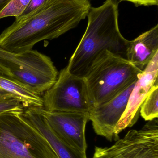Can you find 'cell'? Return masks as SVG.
<instances>
[{
	"instance_id": "obj_7",
	"label": "cell",
	"mask_w": 158,
	"mask_h": 158,
	"mask_svg": "<svg viewBox=\"0 0 158 158\" xmlns=\"http://www.w3.org/2000/svg\"><path fill=\"white\" fill-rule=\"evenodd\" d=\"M92 158H158L157 118L130 130L109 147L96 146Z\"/></svg>"
},
{
	"instance_id": "obj_5",
	"label": "cell",
	"mask_w": 158,
	"mask_h": 158,
	"mask_svg": "<svg viewBox=\"0 0 158 158\" xmlns=\"http://www.w3.org/2000/svg\"><path fill=\"white\" fill-rule=\"evenodd\" d=\"M0 65L13 80L41 95L56 81L58 72L50 57L35 50L15 53L0 47Z\"/></svg>"
},
{
	"instance_id": "obj_2",
	"label": "cell",
	"mask_w": 158,
	"mask_h": 158,
	"mask_svg": "<svg viewBox=\"0 0 158 158\" xmlns=\"http://www.w3.org/2000/svg\"><path fill=\"white\" fill-rule=\"evenodd\" d=\"M118 5L117 0H106L98 7H90L86 30L66 66L70 74L84 77L93 62L104 51L126 59L130 41L120 31Z\"/></svg>"
},
{
	"instance_id": "obj_8",
	"label": "cell",
	"mask_w": 158,
	"mask_h": 158,
	"mask_svg": "<svg viewBox=\"0 0 158 158\" xmlns=\"http://www.w3.org/2000/svg\"><path fill=\"white\" fill-rule=\"evenodd\" d=\"M40 110L52 131L61 141L86 153L85 127L89 120V113L49 111L43 107Z\"/></svg>"
},
{
	"instance_id": "obj_10",
	"label": "cell",
	"mask_w": 158,
	"mask_h": 158,
	"mask_svg": "<svg viewBox=\"0 0 158 158\" xmlns=\"http://www.w3.org/2000/svg\"><path fill=\"white\" fill-rule=\"evenodd\" d=\"M136 81L109 101L92 107L89 112V120L96 134L110 142L114 139L115 128L125 111Z\"/></svg>"
},
{
	"instance_id": "obj_12",
	"label": "cell",
	"mask_w": 158,
	"mask_h": 158,
	"mask_svg": "<svg viewBox=\"0 0 158 158\" xmlns=\"http://www.w3.org/2000/svg\"><path fill=\"white\" fill-rule=\"evenodd\" d=\"M158 52V25L130 41L126 59L140 70H143Z\"/></svg>"
},
{
	"instance_id": "obj_14",
	"label": "cell",
	"mask_w": 158,
	"mask_h": 158,
	"mask_svg": "<svg viewBox=\"0 0 158 158\" xmlns=\"http://www.w3.org/2000/svg\"><path fill=\"white\" fill-rule=\"evenodd\" d=\"M158 81L151 88L140 108V113L146 121H151L158 117Z\"/></svg>"
},
{
	"instance_id": "obj_16",
	"label": "cell",
	"mask_w": 158,
	"mask_h": 158,
	"mask_svg": "<svg viewBox=\"0 0 158 158\" xmlns=\"http://www.w3.org/2000/svg\"><path fill=\"white\" fill-rule=\"evenodd\" d=\"M31 0H11L0 13V19L9 16L16 17L23 13Z\"/></svg>"
},
{
	"instance_id": "obj_13",
	"label": "cell",
	"mask_w": 158,
	"mask_h": 158,
	"mask_svg": "<svg viewBox=\"0 0 158 158\" xmlns=\"http://www.w3.org/2000/svg\"><path fill=\"white\" fill-rule=\"evenodd\" d=\"M0 88L19 99L26 108L43 107L41 94L13 79L0 76Z\"/></svg>"
},
{
	"instance_id": "obj_4",
	"label": "cell",
	"mask_w": 158,
	"mask_h": 158,
	"mask_svg": "<svg viewBox=\"0 0 158 158\" xmlns=\"http://www.w3.org/2000/svg\"><path fill=\"white\" fill-rule=\"evenodd\" d=\"M0 158H58L22 113L0 114Z\"/></svg>"
},
{
	"instance_id": "obj_19",
	"label": "cell",
	"mask_w": 158,
	"mask_h": 158,
	"mask_svg": "<svg viewBox=\"0 0 158 158\" xmlns=\"http://www.w3.org/2000/svg\"><path fill=\"white\" fill-rule=\"evenodd\" d=\"M0 76L4 77L7 78L12 79V75H11L9 70H7L5 68L3 67L0 65ZM7 92L3 90L2 88H0V95L7 94Z\"/></svg>"
},
{
	"instance_id": "obj_6",
	"label": "cell",
	"mask_w": 158,
	"mask_h": 158,
	"mask_svg": "<svg viewBox=\"0 0 158 158\" xmlns=\"http://www.w3.org/2000/svg\"><path fill=\"white\" fill-rule=\"evenodd\" d=\"M44 94L43 108L47 111L89 113L92 107L85 78L70 74L66 66Z\"/></svg>"
},
{
	"instance_id": "obj_9",
	"label": "cell",
	"mask_w": 158,
	"mask_h": 158,
	"mask_svg": "<svg viewBox=\"0 0 158 158\" xmlns=\"http://www.w3.org/2000/svg\"><path fill=\"white\" fill-rule=\"evenodd\" d=\"M158 52L138 76L129 97L125 111L115 128L114 140H118L120 133L136 123L140 115L141 106L153 85L158 81Z\"/></svg>"
},
{
	"instance_id": "obj_1",
	"label": "cell",
	"mask_w": 158,
	"mask_h": 158,
	"mask_svg": "<svg viewBox=\"0 0 158 158\" xmlns=\"http://www.w3.org/2000/svg\"><path fill=\"white\" fill-rule=\"evenodd\" d=\"M88 0H51L24 19L15 20L0 34V47L19 53L40 42L58 38L87 17Z\"/></svg>"
},
{
	"instance_id": "obj_3",
	"label": "cell",
	"mask_w": 158,
	"mask_h": 158,
	"mask_svg": "<svg viewBox=\"0 0 158 158\" xmlns=\"http://www.w3.org/2000/svg\"><path fill=\"white\" fill-rule=\"evenodd\" d=\"M143 71L124 57L108 51L100 53L84 77L92 106L115 97Z\"/></svg>"
},
{
	"instance_id": "obj_17",
	"label": "cell",
	"mask_w": 158,
	"mask_h": 158,
	"mask_svg": "<svg viewBox=\"0 0 158 158\" xmlns=\"http://www.w3.org/2000/svg\"><path fill=\"white\" fill-rule=\"evenodd\" d=\"M50 1L51 0H31L23 13L19 16L15 18V20L26 18Z\"/></svg>"
},
{
	"instance_id": "obj_15",
	"label": "cell",
	"mask_w": 158,
	"mask_h": 158,
	"mask_svg": "<svg viewBox=\"0 0 158 158\" xmlns=\"http://www.w3.org/2000/svg\"><path fill=\"white\" fill-rule=\"evenodd\" d=\"M26 108L19 99L11 94L0 95V114L8 112L23 113Z\"/></svg>"
},
{
	"instance_id": "obj_20",
	"label": "cell",
	"mask_w": 158,
	"mask_h": 158,
	"mask_svg": "<svg viewBox=\"0 0 158 158\" xmlns=\"http://www.w3.org/2000/svg\"><path fill=\"white\" fill-rule=\"evenodd\" d=\"M11 0H0V13Z\"/></svg>"
},
{
	"instance_id": "obj_18",
	"label": "cell",
	"mask_w": 158,
	"mask_h": 158,
	"mask_svg": "<svg viewBox=\"0 0 158 158\" xmlns=\"http://www.w3.org/2000/svg\"><path fill=\"white\" fill-rule=\"evenodd\" d=\"M120 1H126L131 2L136 6H157L158 4V0H120Z\"/></svg>"
},
{
	"instance_id": "obj_11",
	"label": "cell",
	"mask_w": 158,
	"mask_h": 158,
	"mask_svg": "<svg viewBox=\"0 0 158 158\" xmlns=\"http://www.w3.org/2000/svg\"><path fill=\"white\" fill-rule=\"evenodd\" d=\"M22 115L44 136L58 158H87L86 153L68 145L57 136L41 112L40 108H27Z\"/></svg>"
}]
</instances>
